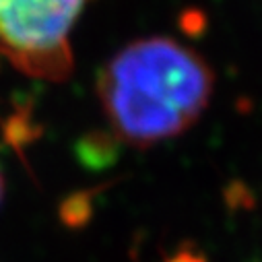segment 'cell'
Listing matches in <instances>:
<instances>
[{
	"label": "cell",
	"instance_id": "6da1fadb",
	"mask_svg": "<svg viewBox=\"0 0 262 262\" xmlns=\"http://www.w3.org/2000/svg\"><path fill=\"white\" fill-rule=\"evenodd\" d=\"M215 75L194 50L147 37L122 48L97 79V97L114 135L151 147L188 130L209 107Z\"/></svg>",
	"mask_w": 262,
	"mask_h": 262
},
{
	"label": "cell",
	"instance_id": "7a4b0ae2",
	"mask_svg": "<svg viewBox=\"0 0 262 262\" xmlns=\"http://www.w3.org/2000/svg\"><path fill=\"white\" fill-rule=\"evenodd\" d=\"M89 0H0V54L43 81L73 73L71 31Z\"/></svg>",
	"mask_w": 262,
	"mask_h": 262
},
{
	"label": "cell",
	"instance_id": "3957f363",
	"mask_svg": "<svg viewBox=\"0 0 262 262\" xmlns=\"http://www.w3.org/2000/svg\"><path fill=\"white\" fill-rule=\"evenodd\" d=\"M91 209H89V201L85 196H73V199L62 207V219L69 225H81L87 217H89Z\"/></svg>",
	"mask_w": 262,
	"mask_h": 262
},
{
	"label": "cell",
	"instance_id": "277c9868",
	"mask_svg": "<svg viewBox=\"0 0 262 262\" xmlns=\"http://www.w3.org/2000/svg\"><path fill=\"white\" fill-rule=\"evenodd\" d=\"M165 262H207V258L201 256V254H196V252L190 250V248H184V250L176 252L171 258H167Z\"/></svg>",
	"mask_w": 262,
	"mask_h": 262
},
{
	"label": "cell",
	"instance_id": "5b68a950",
	"mask_svg": "<svg viewBox=\"0 0 262 262\" xmlns=\"http://www.w3.org/2000/svg\"><path fill=\"white\" fill-rule=\"evenodd\" d=\"M3 192H5V182H3V176H0V201H3Z\"/></svg>",
	"mask_w": 262,
	"mask_h": 262
}]
</instances>
